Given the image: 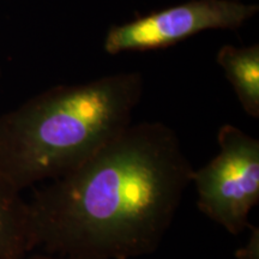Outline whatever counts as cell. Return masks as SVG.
<instances>
[{"label": "cell", "mask_w": 259, "mask_h": 259, "mask_svg": "<svg viewBox=\"0 0 259 259\" xmlns=\"http://www.w3.org/2000/svg\"><path fill=\"white\" fill-rule=\"evenodd\" d=\"M250 236L242 247L236 250V259H259V228L251 226Z\"/></svg>", "instance_id": "52a82bcc"}, {"label": "cell", "mask_w": 259, "mask_h": 259, "mask_svg": "<svg viewBox=\"0 0 259 259\" xmlns=\"http://www.w3.org/2000/svg\"><path fill=\"white\" fill-rule=\"evenodd\" d=\"M216 63L231 83L244 112L259 118V45L236 47L225 45L220 48Z\"/></svg>", "instance_id": "5b68a950"}, {"label": "cell", "mask_w": 259, "mask_h": 259, "mask_svg": "<svg viewBox=\"0 0 259 259\" xmlns=\"http://www.w3.org/2000/svg\"><path fill=\"white\" fill-rule=\"evenodd\" d=\"M258 11L257 4L240 0H190L112 25L103 50L109 56L164 50L202 31L238 30Z\"/></svg>", "instance_id": "277c9868"}, {"label": "cell", "mask_w": 259, "mask_h": 259, "mask_svg": "<svg viewBox=\"0 0 259 259\" xmlns=\"http://www.w3.org/2000/svg\"><path fill=\"white\" fill-rule=\"evenodd\" d=\"M30 252L28 203L0 176V259H24Z\"/></svg>", "instance_id": "8992f818"}, {"label": "cell", "mask_w": 259, "mask_h": 259, "mask_svg": "<svg viewBox=\"0 0 259 259\" xmlns=\"http://www.w3.org/2000/svg\"><path fill=\"white\" fill-rule=\"evenodd\" d=\"M144 80L121 72L57 85L0 115V176L17 190L73 171L131 124Z\"/></svg>", "instance_id": "7a4b0ae2"}, {"label": "cell", "mask_w": 259, "mask_h": 259, "mask_svg": "<svg viewBox=\"0 0 259 259\" xmlns=\"http://www.w3.org/2000/svg\"><path fill=\"white\" fill-rule=\"evenodd\" d=\"M24 259H96V258H87V257H67V255H56L48 254L40 252V253L28 254Z\"/></svg>", "instance_id": "ba28073f"}, {"label": "cell", "mask_w": 259, "mask_h": 259, "mask_svg": "<svg viewBox=\"0 0 259 259\" xmlns=\"http://www.w3.org/2000/svg\"><path fill=\"white\" fill-rule=\"evenodd\" d=\"M192 173L173 128L131 122L78 168L32 193L31 252L96 259L154 253Z\"/></svg>", "instance_id": "6da1fadb"}, {"label": "cell", "mask_w": 259, "mask_h": 259, "mask_svg": "<svg viewBox=\"0 0 259 259\" xmlns=\"http://www.w3.org/2000/svg\"><path fill=\"white\" fill-rule=\"evenodd\" d=\"M220 151L199 169L191 184L204 216L233 235L250 227L248 218L259 202V141L234 125L218 134Z\"/></svg>", "instance_id": "3957f363"}]
</instances>
